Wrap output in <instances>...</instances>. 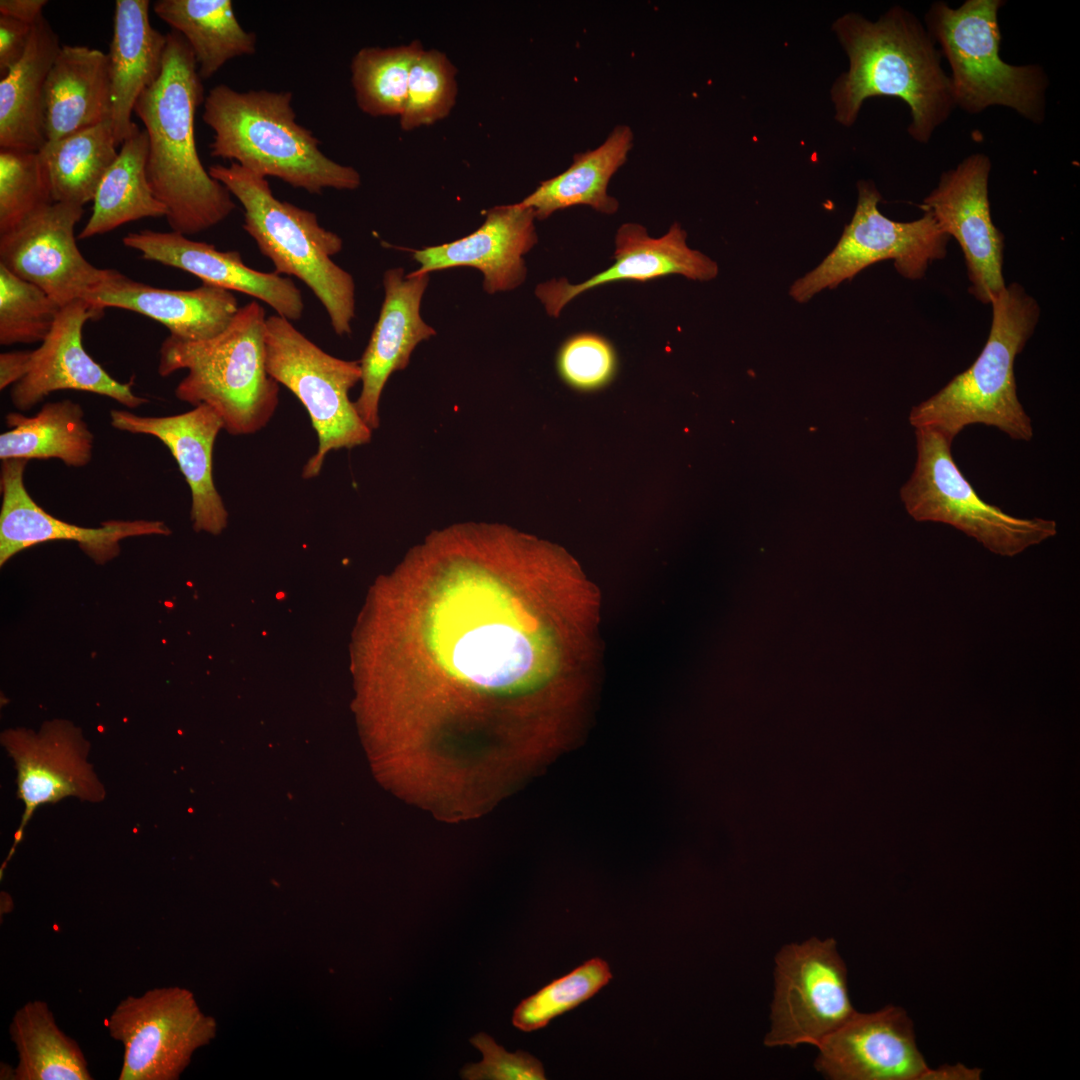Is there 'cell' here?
I'll return each mask as SVG.
<instances>
[{"mask_svg":"<svg viewBox=\"0 0 1080 1080\" xmlns=\"http://www.w3.org/2000/svg\"><path fill=\"white\" fill-rule=\"evenodd\" d=\"M413 777L484 765L598 665L599 593L560 546L486 523L430 534L401 567Z\"/></svg>","mask_w":1080,"mask_h":1080,"instance_id":"cell-1","label":"cell"},{"mask_svg":"<svg viewBox=\"0 0 1080 1080\" xmlns=\"http://www.w3.org/2000/svg\"><path fill=\"white\" fill-rule=\"evenodd\" d=\"M204 100L193 52L173 30L167 33L162 73L139 96L134 113L148 135L150 188L166 207L172 231L186 236L216 226L236 207L231 193L210 176L197 152L194 120Z\"/></svg>","mask_w":1080,"mask_h":1080,"instance_id":"cell-2","label":"cell"},{"mask_svg":"<svg viewBox=\"0 0 1080 1080\" xmlns=\"http://www.w3.org/2000/svg\"><path fill=\"white\" fill-rule=\"evenodd\" d=\"M834 28L850 62L832 90L836 119L852 125L867 98L896 97L910 108L909 134L927 143L956 106L941 53L923 24L894 7L876 22L846 14Z\"/></svg>","mask_w":1080,"mask_h":1080,"instance_id":"cell-3","label":"cell"},{"mask_svg":"<svg viewBox=\"0 0 1080 1080\" xmlns=\"http://www.w3.org/2000/svg\"><path fill=\"white\" fill-rule=\"evenodd\" d=\"M289 91H237L213 87L202 120L214 132L210 155L231 160L262 177L319 194L324 189L355 190L359 172L324 154L321 142L300 125Z\"/></svg>","mask_w":1080,"mask_h":1080,"instance_id":"cell-4","label":"cell"},{"mask_svg":"<svg viewBox=\"0 0 1080 1080\" xmlns=\"http://www.w3.org/2000/svg\"><path fill=\"white\" fill-rule=\"evenodd\" d=\"M266 320L264 308L251 301L213 338L188 341L169 335L161 344L159 375L187 370L175 389L177 399L208 405L231 435L260 431L279 402V383L266 366Z\"/></svg>","mask_w":1080,"mask_h":1080,"instance_id":"cell-5","label":"cell"},{"mask_svg":"<svg viewBox=\"0 0 1080 1080\" xmlns=\"http://www.w3.org/2000/svg\"><path fill=\"white\" fill-rule=\"evenodd\" d=\"M991 305V328L981 353L968 369L912 408L909 421L916 429L937 431L952 442L965 427L984 424L1014 440L1032 439L1031 419L1017 396L1014 363L1034 333L1040 308L1017 283L1005 286Z\"/></svg>","mask_w":1080,"mask_h":1080,"instance_id":"cell-6","label":"cell"},{"mask_svg":"<svg viewBox=\"0 0 1080 1080\" xmlns=\"http://www.w3.org/2000/svg\"><path fill=\"white\" fill-rule=\"evenodd\" d=\"M243 208V229L279 275L301 280L318 298L338 336L349 335L355 317L353 277L333 261L343 247L339 235L320 225L317 215L278 199L267 178L237 163L209 166Z\"/></svg>","mask_w":1080,"mask_h":1080,"instance_id":"cell-7","label":"cell"},{"mask_svg":"<svg viewBox=\"0 0 1080 1080\" xmlns=\"http://www.w3.org/2000/svg\"><path fill=\"white\" fill-rule=\"evenodd\" d=\"M1002 0H966L954 9L937 1L926 29L951 67L955 106L977 114L991 106L1015 110L1033 123L1045 117L1048 79L1038 65L1015 66L1000 57Z\"/></svg>","mask_w":1080,"mask_h":1080,"instance_id":"cell-8","label":"cell"},{"mask_svg":"<svg viewBox=\"0 0 1080 1080\" xmlns=\"http://www.w3.org/2000/svg\"><path fill=\"white\" fill-rule=\"evenodd\" d=\"M266 366L269 375L302 403L317 434L318 448L303 467V479L319 475L330 451L371 440L372 430L349 398L361 381L360 361L328 354L276 314L266 320Z\"/></svg>","mask_w":1080,"mask_h":1080,"instance_id":"cell-9","label":"cell"},{"mask_svg":"<svg viewBox=\"0 0 1080 1080\" xmlns=\"http://www.w3.org/2000/svg\"><path fill=\"white\" fill-rule=\"evenodd\" d=\"M915 435V468L900 492L914 520L950 525L1005 557H1014L1057 534L1054 520L1013 517L982 500L955 463L952 442L942 434L921 428Z\"/></svg>","mask_w":1080,"mask_h":1080,"instance_id":"cell-10","label":"cell"},{"mask_svg":"<svg viewBox=\"0 0 1080 1080\" xmlns=\"http://www.w3.org/2000/svg\"><path fill=\"white\" fill-rule=\"evenodd\" d=\"M858 199L853 217L834 249L813 270L798 278L789 295L798 303L811 300L825 289L851 280L866 267L893 260L904 278L918 280L929 264L946 256L950 237L929 211L910 222H898L878 209L881 194L871 181L857 184Z\"/></svg>","mask_w":1080,"mask_h":1080,"instance_id":"cell-11","label":"cell"},{"mask_svg":"<svg viewBox=\"0 0 1080 1080\" xmlns=\"http://www.w3.org/2000/svg\"><path fill=\"white\" fill-rule=\"evenodd\" d=\"M106 1027L124 1048L119 1080H177L217 1031L215 1019L202 1012L194 994L177 986L127 996Z\"/></svg>","mask_w":1080,"mask_h":1080,"instance_id":"cell-12","label":"cell"},{"mask_svg":"<svg viewBox=\"0 0 1080 1080\" xmlns=\"http://www.w3.org/2000/svg\"><path fill=\"white\" fill-rule=\"evenodd\" d=\"M836 940L811 937L775 956L767 1047L816 1046L856 1011Z\"/></svg>","mask_w":1080,"mask_h":1080,"instance_id":"cell-13","label":"cell"},{"mask_svg":"<svg viewBox=\"0 0 1080 1080\" xmlns=\"http://www.w3.org/2000/svg\"><path fill=\"white\" fill-rule=\"evenodd\" d=\"M2 746L16 769L17 797L24 804L20 825L7 860L22 841L35 810L66 797L98 803L106 790L87 757L89 742L80 728L67 720H50L35 732L26 728L1 733Z\"/></svg>","mask_w":1080,"mask_h":1080,"instance_id":"cell-14","label":"cell"},{"mask_svg":"<svg viewBox=\"0 0 1080 1080\" xmlns=\"http://www.w3.org/2000/svg\"><path fill=\"white\" fill-rule=\"evenodd\" d=\"M991 162L975 153L956 168L941 174L937 186L920 207L929 211L939 228L959 243L970 281L969 292L991 304L1004 288L1002 273L1004 235L994 225L988 196Z\"/></svg>","mask_w":1080,"mask_h":1080,"instance_id":"cell-15","label":"cell"},{"mask_svg":"<svg viewBox=\"0 0 1080 1080\" xmlns=\"http://www.w3.org/2000/svg\"><path fill=\"white\" fill-rule=\"evenodd\" d=\"M82 206L54 202L0 235V264L45 291L61 308L83 299L115 269L92 265L75 237Z\"/></svg>","mask_w":1080,"mask_h":1080,"instance_id":"cell-16","label":"cell"},{"mask_svg":"<svg viewBox=\"0 0 1080 1080\" xmlns=\"http://www.w3.org/2000/svg\"><path fill=\"white\" fill-rule=\"evenodd\" d=\"M815 1068L832 1080H921L929 1068L901 1007L855 1011L818 1045Z\"/></svg>","mask_w":1080,"mask_h":1080,"instance_id":"cell-17","label":"cell"},{"mask_svg":"<svg viewBox=\"0 0 1080 1080\" xmlns=\"http://www.w3.org/2000/svg\"><path fill=\"white\" fill-rule=\"evenodd\" d=\"M103 312L83 299L61 308L49 334L31 351L28 372L10 391L11 402L17 409L28 411L49 394L61 390L109 397L130 409L148 402L134 394L132 381L115 380L86 352L82 343L84 324L100 318Z\"/></svg>","mask_w":1080,"mask_h":1080,"instance_id":"cell-18","label":"cell"},{"mask_svg":"<svg viewBox=\"0 0 1080 1080\" xmlns=\"http://www.w3.org/2000/svg\"><path fill=\"white\" fill-rule=\"evenodd\" d=\"M27 463L24 459H9L1 464V566L26 548L54 540L75 541L92 560L103 564L119 554L122 539L171 533L164 522L157 520H109L101 527L87 528L55 518L28 493L24 485Z\"/></svg>","mask_w":1080,"mask_h":1080,"instance_id":"cell-19","label":"cell"},{"mask_svg":"<svg viewBox=\"0 0 1080 1080\" xmlns=\"http://www.w3.org/2000/svg\"><path fill=\"white\" fill-rule=\"evenodd\" d=\"M122 242L141 253L145 260L191 273L203 284L263 301L291 322L303 315L301 291L289 277L248 267L238 251H220L213 244L192 240L175 231L145 229L128 233Z\"/></svg>","mask_w":1080,"mask_h":1080,"instance_id":"cell-20","label":"cell"},{"mask_svg":"<svg viewBox=\"0 0 1080 1080\" xmlns=\"http://www.w3.org/2000/svg\"><path fill=\"white\" fill-rule=\"evenodd\" d=\"M687 233L678 222L668 232L653 238L637 223L622 224L615 235L614 264L578 284L566 278L552 279L536 287L535 294L548 315L558 317L575 297L596 287L618 281H649L678 274L696 281H709L718 274V265L686 243Z\"/></svg>","mask_w":1080,"mask_h":1080,"instance_id":"cell-21","label":"cell"},{"mask_svg":"<svg viewBox=\"0 0 1080 1080\" xmlns=\"http://www.w3.org/2000/svg\"><path fill=\"white\" fill-rule=\"evenodd\" d=\"M111 425L120 431L159 439L171 452L192 497L191 518L197 531L219 534L228 513L213 478V449L223 421L206 404L170 416H141L111 410Z\"/></svg>","mask_w":1080,"mask_h":1080,"instance_id":"cell-22","label":"cell"},{"mask_svg":"<svg viewBox=\"0 0 1080 1080\" xmlns=\"http://www.w3.org/2000/svg\"><path fill=\"white\" fill-rule=\"evenodd\" d=\"M428 274L404 275L402 268L388 269L383 276L385 297L378 321L362 355V388L355 408L373 431L379 427V402L384 386L395 371L407 367L410 355L435 330L420 316V303Z\"/></svg>","mask_w":1080,"mask_h":1080,"instance_id":"cell-23","label":"cell"},{"mask_svg":"<svg viewBox=\"0 0 1080 1080\" xmlns=\"http://www.w3.org/2000/svg\"><path fill=\"white\" fill-rule=\"evenodd\" d=\"M533 210L520 202L488 210L484 223L459 240L414 252L420 264L412 275L471 266L484 275V290L493 294L520 286L527 275L523 255L537 243Z\"/></svg>","mask_w":1080,"mask_h":1080,"instance_id":"cell-24","label":"cell"},{"mask_svg":"<svg viewBox=\"0 0 1080 1080\" xmlns=\"http://www.w3.org/2000/svg\"><path fill=\"white\" fill-rule=\"evenodd\" d=\"M103 310L119 308L142 314L165 326L170 335L188 341L213 338L238 311L232 291L203 284L192 290H170L135 281L115 270L84 298Z\"/></svg>","mask_w":1080,"mask_h":1080,"instance_id":"cell-25","label":"cell"},{"mask_svg":"<svg viewBox=\"0 0 1080 1080\" xmlns=\"http://www.w3.org/2000/svg\"><path fill=\"white\" fill-rule=\"evenodd\" d=\"M149 0H117L107 54L112 128L117 145L136 133L132 113L139 96L160 77L167 34L150 23Z\"/></svg>","mask_w":1080,"mask_h":1080,"instance_id":"cell-26","label":"cell"},{"mask_svg":"<svg viewBox=\"0 0 1080 1080\" xmlns=\"http://www.w3.org/2000/svg\"><path fill=\"white\" fill-rule=\"evenodd\" d=\"M43 115L47 142L111 121L107 54L62 45L45 82Z\"/></svg>","mask_w":1080,"mask_h":1080,"instance_id":"cell-27","label":"cell"},{"mask_svg":"<svg viewBox=\"0 0 1080 1080\" xmlns=\"http://www.w3.org/2000/svg\"><path fill=\"white\" fill-rule=\"evenodd\" d=\"M61 47L42 16L23 57L0 80V148L39 152L46 144L44 86Z\"/></svg>","mask_w":1080,"mask_h":1080,"instance_id":"cell-28","label":"cell"},{"mask_svg":"<svg viewBox=\"0 0 1080 1080\" xmlns=\"http://www.w3.org/2000/svg\"><path fill=\"white\" fill-rule=\"evenodd\" d=\"M632 146L631 128L623 124L616 126L600 146L575 154L567 170L542 181L520 203L531 208L538 220L579 205L603 214L616 213L619 202L608 194V184L626 162Z\"/></svg>","mask_w":1080,"mask_h":1080,"instance_id":"cell-29","label":"cell"},{"mask_svg":"<svg viewBox=\"0 0 1080 1080\" xmlns=\"http://www.w3.org/2000/svg\"><path fill=\"white\" fill-rule=\"evenodd\" d=\"M9 428L0 436V459H59L71 467L92 460L94 436L80 404L65 399L48 402L34 416L10 412Z\"/></svg>","mask_w":1080,"mask_h":1080,"instance_id":"cell-30","label":"cell"},{"mask_svg":"<svg viewBox=\"0 0 1080 1080\" xmlns=\"http://www.w3.org/2000/svg\"><path fill=\"white\" fill-rule=\"evenodd\" d=\"M155 14L190 46L201 79L233 58L253 55L257 39L238 21L231 0H158Z\"/></svg>","mask_w":1080,"mask_h":1080,"instance_id":"cell-31","label":"cell"},{"mask_svg":"<svg viewBox=\"0 0 1080 1080\" xmlns=\"http://www.w3.org/2000/svg\"><path fill=\"white\" fill-rule=\"evenodd\" d=\"M148 135L138 130L122 143L118 156L102 178L93 199L92 214L78 238L108 233L147 217L166 216L146 175Z\"/></svg>","mask_w":1080,"mask_h":1080,"instance_id":"cell-32","label":"cell"},{"mask_svg":"<svg viewBox=\"0 0 1080 1080\" xmlns=\"http://www.w3.org/2000/svg\"><path fill=\"white\" fill-rule=\"evenodd\" d=\"M9 1035L18 1056L11 1079H93L79 1044L59 1028L46 1002L22 1005L11 1019Z\"/></svg>","mask_w":1080,"mask_h":1080,"instance_id":"cell-33","label":"cell"},{"mask_svg":"<svg viewBox=\"0 0 1080 1080\" xmlns=\"http://www.w3.org/2000/svg\"><path fill=\"white\" fill-rule=\"evenodd\" d=\"M117 146L111 121L46 142L39 155L53 202L83 207L93 201L102 178L118 156Z\"/></svg>","mask_w":1080,"mask_h":1080,"instance_id":"cell-34","label":"cell"},{"mask_svg":"<svg viewBox=\"0 0 1080 1080\" xmlns=\"http://www.w3.org/2000/svg\"><path fill=\"white\" fill-rule=\"evenodd\" d=\"M424 50L422 44L387 48L364 47L352 58L350 71L356 103L372 117L402 115L411 68Z\"/></svg>","mask_w":1080,"mask_h":1080,"instance_id":"cell-35","label":"cell"},{"mask_svg":"<svg viewBox=\"0 0 1080 1080\" xmlns=\"http://www.w3.org/2000/svg\"><path fill=\"white\" fill-rule=\"evenodd\" d=\"M612 979L609 965L593 958L555 979L515 1008L512 1023L525 1032L545 1027L552 1019L593 997Z\"/></svg>","mask_w":1080,"mask_h":1080,"instance_id":"cell-36","label":"cell"},{"mask_svg":"<svg viewBox=\"0 0 1080 1080\" xmlns=\"http://www.w3.org/2000/svg\"><path fill=\"white\" fill-rule=\"evenodd\" d=\"M52 203L39 152L0 148V235Z\"/></svg>","mask_w":1080,"mask_h":1080,"instance_id":"cell-37","label":"cell"},{"mask_svg":"<svg viewBox=\"0 0 1080 1080\" xmlns=\"http://www.w3.org/2000/svg\"><path fill=\"white\" fill-rule=\"evenodd\" d=\"M61 307L41 288L0 264V344L42 342Z\"/></svg>","mask_w":1080,"mask_h":1080,"instance_id":"cell-38","label":"cell"},{"mask_svg":"<svg viewBox=\"0 0 1080 1080\" xmlns=\"http://www.w3.org/2000/svg\"><path fill=\"white\" fill-rule=\"evenodd\" d=\"M457 95L456 68L438 50H423L409 75L400 126L405 131L431 125L446 117Z\"/></svg>","mask_w":1080,"mask_h":1080,"instance_id":"cell-39","label":"cell"},{"mask_svg":"<svg viewBox=\"0 0 1080 1080\" xmlns=\"http://www.w3.org/2000/svg\"><path fill=\"white\" fill-rule=\"evenodd\" d=\"M616 353L610 342L594 333L570 337L560 348L557 369L562 380L579 391H594L615 375Z\"/></svg>","mask_w":1080,"mask_h":1080,"instance_id":"cell-40","label":"cell"},{"mask_svg":"<svg viewBox=\"0 0 1080 1080\" xmlns=\"http://www.w3.org/2000/svg\"><path fill=\"white\" fill-rule=\"evenodd\" d=\"M470 1042L483 1054L477 1064H468L461 1070L467 1080H545L541 1062L524 1051L507 1052L489 1035L479 1033Z\"/></svg>","mask_w":1080,"mask_h":1080,"instance_id":"cell-41","label":"cell"},{"mask_svg":"<svg viewBox=\"0 0 1080 1080\" xmlns=\"http://www.w3.org/2000/svg\"><path fill=\"white\" fill-rule=\"evenodd\" d=\"M32 25L0 15V75L5 76L23 57Z\"/></svg>","mask_w":1080,"mask_h":1080,"instance_id":"cell-42","label":"cell"},{"mask_svg":"<svg viewBox=\"0 0 1080 1080\" xmlns=\"http://www.w3.org/2000/svg\"><path fill=\"white\" fill-rule=\"evenodd\" d=\"M31 351H9L0 355V389L16 384L28 372Z\"/></svg>","mask_w":1080,"mask_h":1080,"instance_id":"cell-43","label":"cell"},{"mask_svg":"<svg viewBox=\"0 0 1080 1080\" xmlns=\"http://www.w3.org/2000/svg\"><path fill=\"white\" fill-rule=\"evenodd\" d=\"M46 0H1L0 15L34 25L42 16Z\"/></svg>","mask_w":1080,"mask_h":1080,"instance_id":"cell-44","label":"cell"},{"mask_svg":"<svg viewBox=\"0 0 1080 1080\" xmlns=\"http://www.w3.org/2000/svg\"><path fill=\"white\" fill-rule=\"evenodd\" d=\"M981 1072L979 1068H969L962 1064L943 1065L935 1069L929 1067L921 1080H978Z\"/></svg>","mask_w":1080,"mask_h":1080,"instance_id":"cell-45","label":"cell"}]
</instances>
